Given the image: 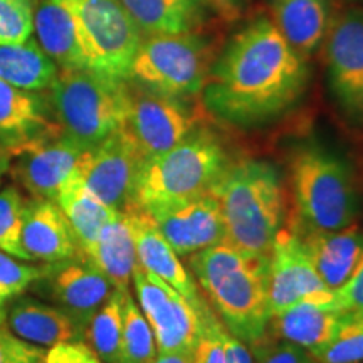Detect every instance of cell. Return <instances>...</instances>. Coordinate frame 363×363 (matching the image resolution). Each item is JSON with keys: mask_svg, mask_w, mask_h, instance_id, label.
Listing matches in <instances>:
<instances>
[{"mask_svg": "<svg viewBox=\"0 0 363 363\" xmlns=\"http://www.w3.org/2000/svg\"><path fill=\"white\" fill-rule=\"evenodd\" d=\"M308 76V59L271 19L257 17L214 59L202 89L203 104L230 125H262L291 110L305 93Z\"/></svg>", "mask_w": 363, "mask_h": 363, "instance_id": "6da1fadb", "label": "cell"}, {"mask_svg": "<svg viewBox=\"0 0 363 363\" xmlns=\"http://www.w3.org/2000/svg\"><path fill=\"white\" fill-rule=\"evenodd\" d=\"M190 267L208 305L234 337L252 345L269 331V256L219 242L192 254Z\"/></svg>", "mask_w": 363, "mask_h": 363, "instance_id": "7a4b0ae2", "label": "cell"}, {"mask_svg": "<svg viewBox=\"0 0 363 363\" xmlns=\"http://www.w3.org/2000/svg\"><path fill=\"white\" fill-rule=\"evenodd\" d=\"M224 222L222 242L240 252L269 256L284 224V187L271 163L244 158L230 162L214 187Z\"/></svg>", "mask_w": 363, "mask_h": 363, "instance_id": "3957f363", "label": "cell"}, {"mask_svg": "<svg viewBox=\"0 0 363 363\" xmlns=\"http://www.w3.org/2000/svg\"><path fill=\"white\" fill-rule=\"evenodd\" d=\"M229 163L217 135L199 126L174 148L145 158L131 203L152 208L199 197L214 187Z\"/></svg>", "mask_w": 363, "mask_h": 363, "instance_id": "277c9868", "label": "cell"}, {"mask_svg": "<svg viewBox=\"0 0 363 363\" xmlns=\"http://www.w3.org/2000/svg\"><path fill=\"white\" fill-rule=\"evenodd\" d=\"M48 98L61 130L93 148L123 128L130 104L128 79L110 78L86 67L59 69Z\"/></svg>", "mask_w": 363, "mask_h": 363, "instance_id": "5b68a950", "label": "cell"}, {"mask_svg": "<svg viewBox=\"0 0 363 363\" xmlns=\"http://www.w3.org/2000/svg\"><path fill=\"white\" fill-rule=\"evenodd\" d=\"M293 229L340 230L357 216V192L348 167L320 147L299 148L291 158Z\"/></svg>", "mask_w": 363, "mask_h": 363, "instance_id": "8992f818", "label": "cell"}, {"mask_svg": "<svg viewBox=\"0 0 363 363\" xmlns=\"http://www.w3.org/2000/svg\"><path fill=\"white\" fill-rule=\"evenodd\" d=\"M214 59L211 44L197 33L145 35L128 81L167 96L190 98L202 93Z\"/></svg>", "mask_w": 363, "mask_h": 363, "instance_id": "52a82bcc", "label": "cell"}, {"mask_svg": "<svg viewBox=\"0 0 363 363\" xmlns=\"http://www.w3.org/2000/svg\"><path fill=\"white\" fill-rule=\"evenodd\" d=\"M74 17L86 69L128 79L143 34L120 0H62Z\"/></svg>", "mask_w": 363, "mask_h": 363, "instance_id": "ba28073f", "label": "cell"}, {"mask_svg": "<svg viewBox=\"0 0 363 363\" xmlns=\"http://www.w3.org/2000/svg\"><path fill=\"white\" fill-rule=\"evenodd\" d=\"M130 104L123 130L145 158L174 148L199 128L187 98L167 96L128 81Z\"/></svg>", "mask_w": 363, "mask_h": 363, "instance_id": "9c48e42d", "label": "cell"}, {"mask_svg": "<svg viewBox=\"0 0 363 363\" xmlns=\"http://www.w3.org/2000/svg\"><path fill=\"white\" fill-rule=\"evenodd\" d=\"M89 150L57 128L12 150L7 174L29 197L54 201L62 185L79 170Z\"/></svg>", "mask_w": 363, "mask_h": 363, "instance_id": "30bf717a", "label": "cell"}, {"mask_svg": "<svg viewBox=\"0 0 363 363\" xmlns=\"http://www.w3.org/2000/svg\"><path fill=\"white\" fill-rule=\"evenodd\" d=\"M131 284L155 335L158 353H192L202 333L201 315L192 303L140 264L135 267Z\"/></svg>", "mask_w": 363, "mask_h": 363, "instance_id": "8fae6325", "label": "cell"}, {"mask_svg": "<svg viewBox=\"0 0 363 363\" xmlns=\"http://www.w3.org/2000/svg\"><path fill=\"white\" fill-rule=\"evenodd\" d=\"M328 86L338 106L363 121V11L352 7L335 16L325 39Z\"/></svg>", "mask_w": 363, "mask_h": 363, "instance_id": "7c38bea8", "label": "cell"}, {"mask_svg": "<svg viewBox=\"0 0 363 363\" xmlns=\"http://www.w3.org/2000/svg\"><path fill=\"white\" fill-rule=\"evenodd\" d=\"M142 162V153L121 128L89 150L78 175L99 201L115 211H123L133 199Z\"/></svg>", "mask_w": 363, "mask_h": 363, "instance_id": "4fadbf2b", "label": "cell"}, {"mask_svg": "<svg viewBox=\"0 0 363 363\" xmlns=\"http://www.w3.org/2000/svg\"><path fill=\"white\" fill-rule=\"evenodd\" d=\"M29 289L51 299L52 305L69 313L84 328L89 318L115 291L110 279L84 254L44 264L43 276Z\"/></svg>", "mask_w": 363, "mask_h": 363, "instance_id": "5bb4252c", "label": "cell"}, {"mask_svg": "<svg viewBox=\"0 0 363 363\" xmlns=\"http://www.w3.org/2000/svg\"><path fill=\"white\" fill-rule=\"evenodd\" d=\"M145 211L179 256H192L224 239L219 202L211 192Z\"/></svg>", "mask_w": 363, "mask_h": 363, "instance_id": "9a60e30c", "label": "cell"}, {"mask_svg": "<svg viewBox=\"0 0 363 363\" xmlns=\"http://www.w3.org/2000/svg\"><path fill=\"white\" fill-rule=\"evenodd\" d=\"M269 310L271 318L313 294L330 291L308 257L301 240L289 227L276 235L269 252Z\"/></svg>", "mask_w": 363, "mask_h": 363, "instance_id": "2e32d148", "label": "cell"}, {"mask_svg": "<svg viewBox=\"0 0 363 363\" xmlns=\"http://www.w3.org/2000/svg\"><path fill=\"white\" fill-rule=\"evenodd\" d=\"M123 212L130 222L131 233H133L138 264L145 271L152 272L157 278L169 283L180 294H184L201 315L208 306V303L202 298L192 276L182 264L179 254L174 251L169 240L163 238L155 220L150 217L145 208L135 206V203L125 207Z\"/></svg>", "mask_w": 363, "mask_h": 363, "instance_id": "e0dca14e", "label": "cell"}, {"mask_svg": "<svg viewBox=\"0 0 363 363\" xmlns=\"http://www.w3.org/2000/svg\"><path fill=\"white\" fill-rule=\"evenodd\" d=\"M348 315L338 306L335 291L330 289L301 299L281 315L272 316L269 330L276 338L315 353L333 340Z\"/></svg>", "mask_w": 363, "mask_h": 363, "instance_id": "ac0fdd59", "label": "cell"}, {"mask_svg": "<svg viewBox=\"0 0 363 363\" xmlns=\"http://www.w3.org/2000/svg\"><path fill=\"white\" fill-rule=\"evenodd\" d=\"M22 247L30 262L43 264L84 254L57 203L35 197H27L22 219Z\"/></svg>", "mask_w": 363, "mask_h": 363, "instance_id": "d6986e66", "label": "cell"}, {"mask_svg": "<svg viewBox=\"0 0 363 363\" xmlns=\"http://www.w3.org/2000/svg\"><path fill=\"white\" fill-rule=\"evenodd\" d=\"M57 128L48 93L0 79V147L12 152Z\"/></svg>", "mask_w": 363, "mask_h": 363, "instance_id": "ffe728a7", "label": "cell"}, {"mask_svg": "<svg viewBox=\"0 0 363 363\" xmlns=\"http://www.w3.org/2000/svg\"><path fill=\"white\" fill-rule=\"evenodd\" d=\"M315 266L323 283L330 289H338L347 283L363 252V234L355 225L340 230H310L289 227Z\"/></svg>", "mask_w": 363, "mask_h": 363, "instance_id": "44dd1931", "label": "cell"}, {"mask_svg": "<svg viewBox=\"0 0 363 363\" xmlns=\"http://www.w3.org/2000/svg\"><path fill=\"white\" fill-rule=\"evenodd\" d=\"M6 325L19 338L44 348L61 342L84 340V326L69 313L24 294L13 298L7 308Z\"/></svg>", "mask_w": 363, "mask_h": 363, "instance_id": "7402d4cb", "label": "cell"}, {"mask_svg": "<svg viewBox=\"0 0 363 363\" xmlns=\"http://www.w3.org/2000/svg\"><path fill=\"white\" fill-rule=\"evenodd\" d=\"M271 22L299 56L321 48L333 22L331 0H269Z\"/></svg>", "mask_w": 363, "mask_h": 363, "instance_id": "603a6c76", "label": "cell"}, {"mask_svg": "<svg viewBox=\"0 0 363 363\" xmlns=\"http://www.w3.org/2000/svg\"><path fill=\"white\" fill-rule=\"evenodd\" d=\"M34 33L38 44L59 69L86 67L74 17L62 0H38L34 11Z\"/></svg>", "mask_w": 363, "mask_h": 363, "instance_id": "cb8c5ba5", "label": "cell"}, {"mask_svg": "<svg viewBox=\"0 0 363 363\" xmlns=\"http://www.w3.org/2000/svg\"><path fill=\"white\" fill-rule=\"evenodd\" d=\"M84 256L110 279L113 288L128 291L138 257L133 233L123 211H116L99 233L94 246Z\"/></svg>", "mask_w": 363, "mask_h": 363, "instance_id": "d4e9b609", "label": "cell"}, {"mask_svg": "<svg viewBox=\"0 0 363 363\" xmlns=\"http://www.w3.org/2000/svg\"><path fill=\"white\" fill-rule=\"evenodd\" d=\"M143 35L195 33L207 16V0H120Z\"/></svg>", "mask_w": 363, "mask_h": 363, "instance_id": "484cf974", "label": "cell"}, {"mask_svg": "<svg viewBox=\"0 0 363 363\" xmlns=\"http://www.w3.org/2000/svg\"><path fill=\"white\" fill-rule=\"evenodd\" d=\"M54 202L66 216L84 254L91 251L103 227L116 214L115 208L108 207L86 187L78 172L62 185Z\"/></svg>", "mask_w": 363, "mask_h": 363, "instance_id": "4316f807", "label": "cell"}, {"mask_svg": "<svg viewBox=\"0 0 363 363\" xmlns=\"http://www.w3.org/2000/svg\"><path fill=\"white\" fill-rule=\"evenodd\" d=\"M57 72L56 62L33 38L22 44H0V79L16 88L48 91Z\"/></svg>", "mask_w": 363, "mask_h": 363, "instance_id": "83f0119b", "label": "cell"}, {"mask_svg": "<svg viewBox=\"0 0 363 363\" xmlns=\"http://www.w3.org/2000/svg\"><path fill=\"white\" fill-rule=\"evenodd\" d=\"M123 305L125 291L115 289L86 323V343L98 353L104 363H121Z\"/></svg>", "mask_w": 363, "mask_h": 363, "instance_id": "f1b7e54d", "label": "cell"}, {"mask_svg": "<svg viewBox=\"0 0 363 363\" xmlns=\"http://www.w3.org/2000/svg\"><path fill=\"white\" fill-rule=\"evenodd\" d=\"M157 355L158 348L152 326L128 289L125 291L123 305L121 363H153Z\"/></svg>", "mask_w": 363, "mask_h": 363, "instance_id": "f546056e", "label": "cell"}, {"mask_svg": "<svg viewBox=\"0 0 363 363\" xmlns=\"http://www.w3.org/2000/svg\"><path fill=\"white\" fill-rule=\"evenodd\" d=\"M26 203L27 195L16 185H7L0 190V251L22 261H29L22 247V219Z\"/></svg>", "mask_w": 363, "mask_h": 363, "instance_id": "4dcf8cb0", "label": "cell"}, {"mask_svg": "<svg viewBox=\"0 0 363 363\" xmlns=\"http://www.w3.org/2000/svg\"><path fill=\"white\" fill-rule=\"evenodd\" d=\"M311 355L316 363H363V318L348 315L333 340Z\"/></svg>", "mask_w": 363, "mask_h": 363, "instance_id": "1f68e13d", "label": "cell"}, {"mask_svg": "<svg viewBox=\"0 0 363 363\" xmlns=\"http://www.w3.org/2000/svg\"><path fill=\"white\" fill-rule=\"evenodd\" d=\"M38 0H0V44H22L34 34Z\"/></svg>", "mask_w": 363, "mask_h": 363, "instance_id": "d6a6232c", "label": "cell"}, {"mask_svg": "<svg viewBox=\"0 0 363 363\" xmlns=\"http://www.w3.org/2000/svg\"><path fill=\"white\" fill-rule=\"evenodd\" d=\"M44 264H29V261L17 259L0 251V291L9 301L24 294L43 276Z\"/></svg>", "mask_w": 363, "mask_h": 363, "instance_id": "836d02e7", "label": "cell"}, {"mask_svg": "<svg viewBox=\"0 0 363 363\" xmlns=\"http://www.w3.org/2000/svg\"><path fill=\"white\" fill-rule=\"evenodd\" d=\"M254 363H316L308 350L267 333L256 343L249 345Z\"/></svg>", "mask_w": 363, "mask_h": 363, "instance_id": "e575fe53", "label": "cell"}, {"mask_svg": "<svg viewBox=\"0 0 363 363\" xmlns=\"http://www.w3.org/2000/svg\"><path fill=\"white\" fill-rule=\"evenodd\" d=\"M202 333L192 352V363H225V353L220 340V321L211 305L201 313Z\"/></svg>", "mask_w": 363, "mask_h": 363, "instance_id": "d590c367", "label": "cell"}, {"mask_svg": "<svg viewBox=\"0 0 363 363\" xmlns=\"http://www.w3.org/2000/svg\"><path fill=\"white\" fill-rule=\"evenodd\" d=\"M45 348L29 343L9 330L0 326V363H44Z\"/></svg>", "mask_w": 363, "mask_h": 363, "instance_id": "8d00e7d4", "label": "cell"}, {"mask_svg": "<svg viewBox=\"0 0 363 363\" xmlns=\"http://www.w3.org/2000/svg\"><path fill=\"white\" fill-rule=\"evenodd\" d=\"M335 299L343 311L363 318V252L347 283L335 289Z\"/></svg>", "mask_w": 363, "mask_h": 363, "instance_id": "74e56055", "label": "cell"}, {"mask_svg": "<svg viewBox=\"0 0 363 363\" xmlns=\"http://www.w3.org/2000/svg\"><path fill=\"white\" fill-rule=\"evenodd\" d=\"M44 363H101V358L84 340H72L49 347Z\"/></svg>", "mask_w": 363, "mask_h": 363, "instance_id": "f35d334b", "label": "cell"}, {"mask_svg": "<svg viewBox=\"0 0 363 363\" xmlns=\"http://www.w3.org/2000/svg\"><path fill=\"white\" fill-rule=\"evenodd\" d=\"M219 333L222 340V347H224L225 353V363H254L249 345L240 342L238 337H234V335L222 325V321Z\"/></svg>", "mask_w": 363, "mask_h": 363, "instance_id": "ab89813d", "label": "cell"}, {"mask_svg": "<svg viewBox=\"0 0 363 363\" xmlns=\"http://www.w3.org/2000/svg\"><path fill=\"white\" fill-rule=\"evenodd\" d=\"M153 363H192V353H182V352L158 353Z\"/></svg>", "mask_w": 363, "mask_h": 363, "instance_id": "60d3db41", "label": "cell"}, {"mask_svg": "<svg viewBox=\"0 0 363 363\" xmlns=\"http://www.w3.org/2000/svg\"><path fill=\"white\" fill-rule=\"evenodd\" d=\"M9 165H11V152L6 147H0V184H2L4 175L9 172Z\"/></svg>", "mask_w": 363, "mask_h": 363, "instance_id": "b9f144b4", "label": "cell"}, {"mask_svg": "<svg viewBox=\"0 0 363 363\" xmlns=\"http://www.w3.org/2000/svg\"><path fill=\"white\" fill-rule=\"evenodd\" d=\"M239 0H207L208 6H214L216 9H220L222 12H233Z\"/></svg>", "mask_w": 363, "mask_h": 363, "instance_id": "7bdbcfd3", "label": "cell"}, {"mask_svg": "<svg viewBox=\"0 0 363 363\" xmlns=\"http://www.w3.org/2000/svg\"><path fill=\"white\" fill-rule=\"evenodd\" d=\"M7 321V306H0V326L6 325Z\"/></svg>", "mask_w": 363, "mask_h": 363, "instance_id": "ee69618b", "label": "cell"}, {"mask_svg": "<svg viewBox=\"0 0 363 363\" xmlns=\"http://www.w3.org/2000/svg\"><path fill=\"white\" fill-rule=\"evenodd\" d=\"M7 303H9L7 296L2 291H0V306H7Z\"/></svg>", "mask_w": 363, "mask_h": 363, "instance_id": "f6af8a7d", "label": "cell"}]
</instances>
